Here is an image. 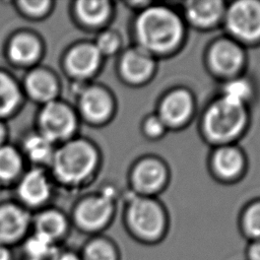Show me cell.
I'll use <instances>...</instances> for the list:
<instances>
[{"mask_svg":"<svg viewBox=\"0 0 260 260\" xmlns=\"http://www.w3.org/2000/svg\"><path fill=\"white\" fill-rule=\"evenodd\" d=\"M96 154L83 140H73L60 147L53 155L56 175L65 182L76 183L85 179L94 169Z\"/></svg>","mask_w":260,"mask_h":260,"instance_id":"3957f363","label":"cell"},{"mask_svg":"<svg viewBox=\"0 0 260 260\" xmlns=\"http://www.w3.org/2000/svg\"><path fill=\"white\" fill-rule=\"evenodd\" d=\"M81 260H121L116 243L106 237L96 236L86 241L78 251Z\"/></svg>","mask_w":260,"mask_h":260,"instance_id":"e0dca14e","label":"cell"},{"mask_svg":"<svg viewBox=\"0 0 260 260\" xmlns=\"http://www.w3.org/2000/svg\"><path fill=\"white\" fill-rule=\"evenodd\" d=\"M188 18L197 25H211L218 20L222 12L220 1H191L187 4Z\"/></svg>","mask_w":260,"mask_h":260,"instance_id":"ffe728a7","label":"cell"},{"mask_svg":"<svg viewBox=\"0 0 260 260\" xmlns=\"http://www.w3.org/2000/svg\"><path fill=\"white\" fill-rule=\"evenodd\" d=\"M8 53L14 62L28 64L38 58L40 45L39 42L29 35H18L10 42Z\"/></svg>","mask_w":260,"mask_h":260,"instance_id":"44dd1931","label":"cell"},{"mask_svg":"<svg viewBox=\"0 0 260 260\" xmlns=\"http://www.w3.org/2000/svg\"><path fill=\"white\" fill-rule=\"evenodd\" d=\"M118 45H119L118 38L112 32H106L100 36L95 47L99 50L100 54L101 53L112 54L116 51V49L118 48Z\"/></svg>","mask_w":260,"mask_h":260,"instance_id":"f546056e","label":"cell"},{"mask_svg":"<svg viewBox=\"0 0 260 260\" xmlns=\"http://www.w3.org/2000/svg\"><path fill=\"white\" fill-rule=\"evenodd\" d=\"M100 52L95 46L83 44L73 48L67 58L66 64L69 71L78 77H86L92 74L100 62Z\"/></svg>","mask_w":260,"mask_h":260,"instance_id":"8fae6325","label":"cell"},{"mask_svg":"<svg viewBox=\"0 0 260 260\" xmlns=\"http://www.w3.org/2000/svg\"><path fill=\"white\" fill-rule=\"evenodd\" d=\"M21 168L20 156L10 146H0V179L10 180L15 177Z\"/></svg>","mask_w":260,"mask_h":260,"instance_id":"484cf974","label":"cell"},{"mask_svg":"<svg viewBox=\"0 0 260 260\" xmlns=\"http://www.w3.org/2000/svg\"><path fill=\"white\" fill-rule=\"evenodd\" d=\"M228 26L237 37L253 41L260 38V3L257 1H238L228 12Z\"/></svg>","mask_w":260,"mask_h":260,"instance_id":"52a82bcc","label":"cell"},{"mask_svg":"<svg viewBox=\"0 0 260 260\" xmlns=\"http://www.w3.org/2000/svg\"><path fill=\"white\" fill-rule=\"evenodd\" d=\"M210 62L217 72L231 74L241 67L243 54L235 44L221 41L213 46L210 52Z\"/></svg>","mask_w":260,"mask_h":260,"instance_id":"4fadbf2b","label":"cell"},{"mask_svg":"<svg viewBox=\"0 0 260 260\" xmlns=\"http://www.w3.org/2000/svg\"><path fill=\"white\" fill-rule=\"evenodd\" d=\"M165 169L156 160L148 159L140 162L134 172V183L136 186L146 192L154 191L164 183Z\"/></svg>","mask_w":260,"mask_h":260,"instance_id":"ac0fdd59","label":"cell"},{"mask_svg":"<svg viewBox=\"0 0 260 260\" xmlns=\"http://www.w3.org/2000/svg\"><path fill=\"white\" fill-rule=\"evenodd\" d=\"M242 166L243 159L240 152L232 147L221 148L214 155V167L222 177L236 176L241 171Z\"/></svg>","mask_w":260,"mask_h":260,"instance_id":"603a6c76","label":"cell"},{"mask_svg":"<svg viewBox=\"0 0 260 260\" xmlns=\"http://www.w3.org/2000/svg\"><path fill=\"white\" fill-rule=\"evenodd\" d=\"M75 117L68 106L51 101L47 103L39 115L41 135L51 142L69 137L75 129Z\"/></svg>","mask_w":260,"mask_h":260,"instance_id":"8992f818","label":"cell"},{"mask_svg":"<svg viewBox=\"0 0 260 260\" xmlns=\"http://www.w3.org/2000/svg\"><path fill=\"white\" fill-rule=\"evenodd\" d=\"M83 115L90 121L105 120L112 111V101L108 93L98 87L86 89L79 101Z\"/></svg>","mask_w":260,"mask_h":260,"instance_id":"7c38bea8","label":"cell"},{"mask_svg":"<svg viewBox=\"0 0 260 260\" xmlns=\"http://www.w3.org/2000/svg\"><path fill=\"white\" fill-rule=\"evenodd\" d=\"M18 4L25 14L32 17L44 15L50 6V2L45 0H23L19 1Z\"/></svg>","mask_w":260,"mask_h":260,"instance_id":"f1b7e54d","label":"cell"},{"mask_svg":"<svg viewBox=\"0 0 260 260\" xmlns=\"http://www.w3.org/2000/svg\"><path fill=\"white\" fill-rule=\"evenodd\" d=\"M76 11L79 18L89 24L102 23L109 14V3L96 0H81L76 4Z\"/></svg>","mask_w":260,"mask_h":260,"instance_id":"7402d4cb","label":"cell"},{"mask_svg":"<svg viewBox=\"0 0 260 260\" xmlns=\"http://www.w3.org/2000/svg\"><path fill=\"white\" fill-rule=\"evenodd\" d=\"M250 92V85L243 79H237L226 84L223 98L233 103L243 105L244 101L248 99Z\"/></svg>","mask_w":260,"mask_h":260,"instance_id":"83f0119b","label":"cell"},{"mask_svg":"<svg viewBox=\"0 0 260 260\" xmlns=\"http://www.w3.org/2000/svg\"><path fill=\"white\" fill-rule=\"evenodd\" d=\"M25 88L28 94L40 102L54 101L58 87L54 76L45 70L31 71L25 78Z\"/></svg>","mask_w":260,"mask_h":260,"instance_id":"9a60e30c","label":"cell"},{"mask_svg":"<svg viewBox=\"0 0 260 260\" xmlns=\"http://www.w3.org/2000/svg\"><path fill=\"white\" fill-rule=\"evenodd\" d=\"M0 260H15L12 248L0 245Z\"/></svg>","mask_w":260,"mask_h":260,"instance_id":"836d02e7","label":"cell"},{"mask_svg":"<svg viewBox=\"0 0 260 260\" xmlns=\"http://www.w3.org/2000/svg\"><path fill=\"white\" fill-rule=\"evenodd\" d=\"M245 260H260V240L249 241L245 250Z\"/></svg>","mask_w":260,"mask_h":260,"instance_id":"d6a6232c","label":"cell"},{"mask_svg":"<svg viewBox=\"0 0 260 260\" xmlns=\"http://www.w3.org/2000/svg\"><path fill=\"white\" fill-rule=\"evenodd\" d=\"M34 233L40 234L60 246L68 233V220L62 212L48 209L40 212L31 221Z\"/></svg>","mask_w":260,"mask_h":260,"instance_id":"9c48e42d","label":"cell"},{"mask_svg":"<svg viewBox=\"0 0 260 260\" xmlns=\"http://www.w3.org/2000/svg\"><path fill=\"white\" fill-rule=\"evenodd\" d=\"M20 260H29V259H26V258H21Z\"/></svg>","mask_w":260,"mask_h":260,"instance_id":"d590c367","label":"cell"},{"mask_svg":"<svg viewBox=\"0 0 260 260\" xmlns=\"http://www.w3.org/2000/svg\"><path fill=\"white\" fill-rule=\"evenodd\" d=\"M144 128L147 134L151 136H157L161 134L165 130V122L160 119V117H150L145 121Z\"/></svg>","mask_w":260,"mask_h":260,"instance_id":"4dcf8cb0","label":"cell"},{"mask_svg":"<svg viewBox=\"0 0 260 260\" xmlns=\"http://www.w3.org/2000/svg\"><path fill=\"white\" fill-rule=\"evenodd\" d=\"M242 230L249 241L260 240V202L251 205L244 212Z\"/></svg>","mask_w":260,"mask_h":260,"instance_id":"4316f807","label":"cell"},{"mask_svg":"<svg viewBox=\"0 0 260 260\" xmlns=\"http://www.w3.org/2000/svg\"><path fill=\"white\" fill-rule=\"evenodd\" d=\"M29 214L21 207L13 204L0 206V245L13 248L30 233Z\"/></svg>","mask_w":260,"mask_h":260,"instance_id":"ba28073f","label":"cell"},{"mask_svg":"<svg viewBox=\"0 0 260 260\" xmlns=\"http://www.w3.org/2000/svg\"><path fill=\"white\" fill-rule=\"evenodd\" d=\"M243 105L224 98L215 102L207 111L204 127L207 134L215 140H228L236 136L244 126Z\"/></svg>","mask_w":260,"mask_h":260,"instance_id":"277c9868","label":"cell"},{"mask_svg":"<svg viewBox=\"0 0 260 260\" xmlns=\"http://www.w3.org/2000/svg\"><path fill=\"white\" fill-rule=\"evenodd\" d=\"M126 222L132 237L145 245H155L166 235L165 213L160 206L150 199H134L128 207Z\"/></svg>","mask_w":260,"mask_h":260,"instance_id":"7a4b0ae2","label":"cell"},{"mask_svg":"<svg viewBox=\"0 0 260 260\" xmlns=\"http://www.w3.org/2000/svg\"><path fill=\"white\" fill-rule=\"evenodd\" d=\"M22 258L29 260H48L60 247L48 238L30 232L19 245Z\"/></svg>","mask_w":260,"mask_h":260,"instance_id":"d6986e66","label":"cell"},{"mask_svg":"<svg viewBox=\"0 0 260 260\" xmlns=\"http://www.w3.org/2000/svg\"><path fill=\"white\" fill-rule=\"evenodd\" d=\"M4 136H5V130H4L3 126L0 124V144L4 139Z\"/></svg>","mask_w":260,"mask_h":260,"instance_id":"e575fe53","label":"cell"},{"mask_svg":"<svg viewBox=\"0 0 260 260\" xmlns=\"http://www.w3.org/2000/svg\"><path fill=\"white\" fill-rule=\"evenodd\" d=\"M137 37L141 45L154 52L173 48L180 40L182 25L177 15L164 7L146 9L136 22Z\"/></svg>","mask_w":260,"mask_h":260,"instance_id":"6da1fadb","label":"cell"},{"mask_svg":"<svg viewBox=\"0 0 260 260\" xmlns=\"http://www.w3.org/2000/svg\"><path fill=\"white\" fill-rule=\"evenodd\" d=\"M48 260H81L77 251L62 248L61 246Z\"/></svg>","mask_w":260,"mask_h":260,"instance_id":"1f68e13d","label":"cell"},{"mask_svg":"<svg viewBox=\"0 0 260 260\" xmlns=\"http://www.w3.org/2000/svg\"><path fill=\"white\" fill-rule=\"evenodd\" d=\"M152 68L151 58L141 50L128 51L121 61L123 75L133 82H140L147 78Z\"/></svg>","mask_w":260,"mask_h":260,"instance_id":"2e32d148","label":"cell"},{"mask_svg":"<svg viewBox=\"0 0 260 260\" xmlns=\"http://www.w3.org/2000/svg\"><path fill=\"white\" fill-rule=\"evenodd\" d=\"M112 215V200L107 195H100L81 201L74 210L73 220L81 232L98 234L108 225Z\"/></svg>","mask_w":260,"mask_h":260,"instance_id":"5b68a950","label":"cell"},{"mask_svg":"<svg viewBox=\"0 0 260 260\" xmlns=\"http://www.w3.org/2000/svg\"><path fill=\"white\" fill-rule=\"evenodd\" d=\"M19 102L16 83L5 73L0 72V116L12 113Z\"/></svg>","mask_w":260,"mask_h":260,"instance_id":"cb8c5ba5","label":"cell"},{"mask_svg":"<svg viewBox=\"0 0 260 260\" xmlns=\"http://www.w3.org/2000/svg\"><path fill=\"white\" fill-rule=\"evenodd\" d=\"M192 110L190 95L184 90H176L170 93L160 106V119L166 123L178 125L184 122Z\"/></svg>","mask_w":260,"mask_h":260,"instance_id":"5bb4252c","label":"cell"},{"mask_svg":"<svg viewBox=\"0 0 260 260\" xmlns=\"http://www.w3.org/2000/svg\"><path fill=\"white\" fill-rule=\"evenodd\" d=\"M49 194V182L41 170H32L27 173L18 186L19 198L30 206H38L44 203Z\"/></svg>","mask_w":260,"mask_h":260,"instance_id":"30bf717a","label":"cell"},{"mask_svg":"<svg viewBox=\"0 0 260 260\" xmlns=\"http://www.w3.org/2000/svg\"><path fill=\"white\" fill-rule=\"evenodd\" d=\"M49 139L43 135H32L24 142V150L28 157L37 162H45L53 157V147Z\"/></svg>","mask_w":260,"mask_h":260,"instance_id":"d4e9b609","label":"cell"}]
</instances>
